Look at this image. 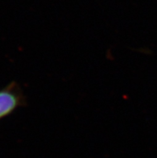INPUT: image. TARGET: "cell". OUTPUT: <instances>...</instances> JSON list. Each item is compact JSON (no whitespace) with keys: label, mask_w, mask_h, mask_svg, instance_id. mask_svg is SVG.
Returning a JSON list of instances; mask_svg holds the SVG:
<instances>
[{"label":"cell","mask_w":157,"mask_h":158,"mask_svg":"<svg viewBox=\"0 0 157 158\" xmlns=\"http://www.w3.org/2000/svg\"><path fill=\"white\" fill-rule=\"evenodd\" d=\"M26 100L19 85L11 82L0 89V120L25 105Z\"/></svg>","instance_id":"cell-1"}]
</instances>
